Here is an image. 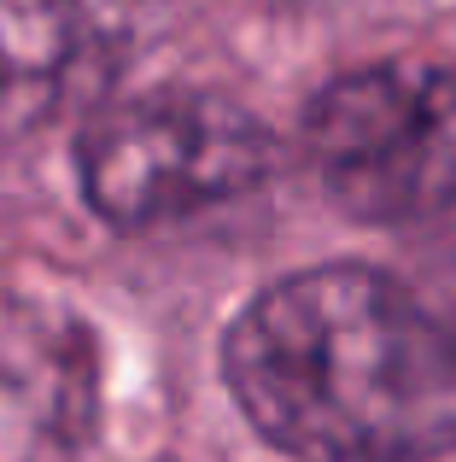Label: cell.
Listing matches in <instances>:
<instances>
[{"label": "cell", "mask_w": 456, "mask_h": 462, "mask_svg": "<svg viewBox=\"0 0 456 462\" xmlns=\"http://www.w3.org/2000/svg\"><path fill=\"white\" fill-rule=\"evenodd\" d=\"M240 416L298 462H433L456 451V328L369 263H316L228 322Z\"/></svg>", "instance_id": "cell-1"}, {"label": "cell", "mask_w": 456, "mask_h": 462, "mask_svg": "<svg viewBox=\"0 0 456 462\" xmlns=\"http://www.w3.org/2000/svg\"><path fill=\"white\" fill-rule=\"evenodd\" d=\"M82 199L123 235L194 223L275 176V135L211 88H152L105 106L77 141Z\"/></svg>", "instance_id": "cell-2"}, {"label": "cell", "mask_w": 456, "mask_h": 462, "mask_svg": "<svg viewBox=\"0 0 456 462\" xmlns=\"http://www.w3.org/2000/svg\"><path fill=\"white\" fill-rule=\"evenodd\" d=\"M305 152L345 217L369 228L456 223V77L427 59L345 70L310 100Z\"/></svg>", "instance_id": "cell-3"}, {"label": "cell", "mask_w": 456, "mask_h": 462, "mask_svg": "<svg viewBox=\"0 0 456 462\" xmlns=\"http://www.w3.org/2000/svg\"><path fill=\"white\" fill-rule=\"evenodd\" d=\"M100 416L94 334L59 305H0V462H70Z\"/></svg>", "instance_id": "cell-4"}, {"label": "cell", "mask_w": 456, "mask_h": 462, "mask_svg": "<svg viewBox=\"0 0 456 462\" xmlns=\"http://www.w3.org/2000/svg\"><path fill=\"white\" fill-rule=\"evenodd\" d=\"M77 59L70 0H0V141L47 124Z\"/></svg>", "instance_id": "cell-5"}]
</instances>
